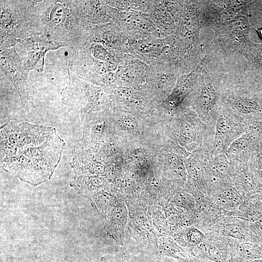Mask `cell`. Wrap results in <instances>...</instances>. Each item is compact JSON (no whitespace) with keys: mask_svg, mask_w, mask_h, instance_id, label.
<instances>
[{"mask_svg":"<svg viewBox=\"0 0 262 262\" xmlns=\"http://www.w3.org/2000/svg\"><path fill=\"white\" fill-rule=\"evenodd\" d=\"M0 140L1 168L33 186L51 178L65 147L55 128L22 121L3 125Z\"/></svg>","mask_w":262,"mask_h":262,"instance_id":"1","label":"cell"},{"mask_svg":"<svg viewBox=\"0 0 262 262\" xmlns=\"http://www.w3.org/2000/svg\"><path fill=\"white\" fill-rule=\"evenodd\" d=\"M202 67L193 90V109L212 130L223 104L227 76L218 69H213L201 59Z\"/></svg>","mask_w":262,"mask_h":262,"instance_id":"2","label":"cell"},{"mask_svg":"<svg viewBox=\"0 0 262 262\" xmlns=\"http://www.w3.org/2000/svg\"><path fill=\"white\" fill-rule=\"evenodd\" d=\"M210 28L214 33V51L224 56L240 54L251 42L250 24L248 16H236Z\"/></svg>","mask_w":262,"mask_h":262,"instance_id":"3","label":"cell"},{"mask_svg":"<svg viewBox=\"0 0 262 262\" xmlns=\"http://www.w3.org/2000/svg\"><path fill=\"white\" fill-rule=\"evenodd\" d=\"M223 103L249 126L262 125V98L249 90L226 83Z\"/></svg>","mask_w":262,"mask_h":262,"instance_id":"4","label":"cell"},{"mask_svg":"<svg viewBox=\"0 0 262 262\" xmlns=\"http://www.w3.org/2000/svg\"><path fill=\"white\" fill-rule=\"evenodd\" d=\"M249 127L244 119L223 103L216 122L211 156L225 153L230 144Z\"/></svg>","mask_w":262,"mask_h":262,"instance_id":"5","label":"cell"},{"mask_svg":"<svg viewBox=\"0 0 262 262\" xmlns=\"http://www.w3.org/2000/svg\"><path fill=\"white\" fill-rule=\"evenodd\" d=\"M251 0H200L199 26L211 28L239 16H249Z\"/></svg>","mask_w":262,"mask_h":262,"instance_id":"6","label":"cell"},{"mask_svg":"<svg viewBox=\"0 0 262 262\" xmlns=\"http://www.w3.org/2000/svg\"><path fill=\"white\" fill-rule=\"evenodd\" d=\"M262 149V125L249 127L234 141L225 153L234 165L248 164L253 155Z\"/></svg>","mask_w":262,"mask_h":262,"instance_id":"7","label":"cell"},{"mask_svg":"<svg viewBox=\"0 0 262 262\" xmlns=\"http://www.w3.org/2000/svg\"><path fill=\"white\" fill-rule=\"evenodd\" d=\"M235 168L225 153L210 157L206 166L207 177L233 183Z\"/></svg>","mask_w":262,"mask_h":262,"instance_id":"8","label":"cell"},{"mask_svg":"<svg viewBox=\"0 0 262 262\" xmlns=\"http://www.w3.org/2000/svg\"><path fill=\"white\" fill-rule=\"evenodd\" d=\"M234 166L236 172L233 184L244 197L262 190V186L256 179L248 163Z\"/></svg>","mask_w":262,"mask_h":262,"instance_id":"9","label":"cell"},{"mask_svg":"<svg viewBox=\"0 0 262 262\" xmlns=\"http://www.w3.org/2000/svg\"><path fill=\"white\" fill-rule=\"evenodd\" d=\"M246 60L247 65L245 70L255 75L260 85H262V43L251 42L240 54Z\"/></svg>","mask_w":262,"mask_h":262,"instance_id":"10","label":"cell"},{"mask_svg":"<svg viewBox=\"0 0 262 262\" xmlns=\"http://www.w3.org/2000/svg\"><path fill=\"white\" fill-rule=\"evenodd\" d=\"M196 246L200 256L213 262H227L228 255L215 246L204 241Z\"/></svg>","mask_w":262,"mask_h":262,"instance_id":"11","label":"cell"},{"mask_svg":"<svg viewBox=\"0 0 262 262\" xmlns=\"http://www.w3.org/2000/svg\"><path fill=\"white\" fill-rule=\"evenodd\" d=\"M185 238L189 244L196 246L204 241L205 235L199 229L192 227L187 231Z\"/></svg>","mask_w":262,"mask_h":262,"instance_id":"12","label":"cell"},{"mask_svg":"<svg viewBox=\"0 0 262 262\" xmlns=\"http://www.w3.org/2000/svg\"><path fill=\"white\" fill-rule=\"evenodd\" d=\"M250 166L262 170V149L257 151L248 162Z\"/></svg>","mask_w":262,"mask_h":262,"instance_id":"13","label":"cell"},{"mask_svg":"<svg viewBox=\"0 0 262 262\" xmlns=\"http://www.w3.org/2000/svg\"><path fill=\"white\" fill-rule=\"evenodd\" d=\"M103 262H130L123 257H106L102 258Z\"/></svg>","mask_w":262,"mask_h":262,"instance_id":"14","label":"cell"},{"mask_svg":"<svg viewBox=\"0 0 262 262\" xmlns=\"http://www.w3.org/2000/svg\"><path fill=\"white\" fill-rule=\"evenodd\" d=\"M250 167L256 179L262 186V170L255 169L251 166Z\"/></svg>","mask_w":262,"mask_h":262,"instance_id":"15","label":"cell"},{"mask_svg":"<svg viewBox=\"0 0 262 262\" xmlns=\"http://www.w3.org/2000/svg\"><path fill=\"white\" fill-rule=\"evenodd\" d=\"M256 31L258 33L260 37L262 39V27L256 30Z\"/></svg>","mask_w":262,"mask_h":262,"instance_id":"16","label":"cell"},{"mask_svg":"<svg viewBox=\"0 0 262 262\" xmlns=\"http://www.w3.org/2000/svg\"></svg>","mask_w":262,"mask_h":262,"instance_id":"17","label":"cell"}]
</instances>
